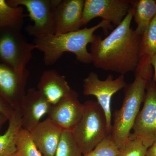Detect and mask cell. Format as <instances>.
I'll return each instance as SVG.
<instances>
[{
	"mask_svg": "<svg viewBox=\"0 0 156 156\" xmlns=\"http://www.w3.org/2000/svg\"><path fill=\"white\" fill-rule=\"evenodd\" d=\"M156 54V15L147 30L141 36L140 45L139 58L151 60Z\"/></svg>",
	"mask_w": 156,
	"mask_h": 156,
	"instance_id": "19",
	"label": "cell"
},
{
	"mask_svg": "<svg viewBox=\"0 0 156 156\" xmlns=\"http://www.w3.org/2000/svg\"><path fill=\"white\" fill-rule=\"evenodd\" d=\"M145 156H156V141L148 148Z\"/></svg>",
	"mask_w": 156,
	"mask_h": 156,
	"instance_id": "25",
	"label": "cell"
},
{
	"mask_svg": "<svg viewBox=\"0 0 156 156\" xmlns=\"http://www.w3.org/2000/svg\"><path fill=\"white\" fill-rule=\"evenodd\" d=\"M9 121V119L5 115L0 114V132L5 123Z\"/></svg>",
	"mask_w": 156,
	"mask_h": 156,
	"instance_id": "27",
	"label": "cell"
},
{
	"mask_svg": "<svg viewBox=\"0 0 156 156\" xmlns=\"http://www.w3.org/2000/svg\"><path fill=\"white\" fill-rule=\"evenodd\" d=\"M11 156H19L18 155V154L17 153H16V152L15 153H14V154H13V155H11Z\"/></svg>",
	"mask_w": 156,
	"mask_h": 156,
	"instance_id": "28",
	"label": "cell"
},
{
	"mask_svg": "<svg viewBox=\"0 0 156 156\" xmlns=\"http://www.w3.org/2000/svg\"><path fill=\"white\" fill-rule=\"evenodd\" d=\"M61 0H6L12 7L24 6L34 24L27 26L26 31L34 38L55 34L53 12Z\"/></svg>",
	"mask_w": 156,
	"mask_h": 156,
	"instance_id": "6",
	"label": "cell"
},
{
	"mask_svg": "<svg viewBox=\"0 0 156 156\" xmlns=\"http://www.w3.org/2000/svg\"><path fill=\"white\" fill-rule=\"evenodd\" d=\"M148 148L140 140H129L126 145L119 149L117 156H145Z\"/></svg>",
	"mask_w": 156,
	"mask_h": 156,
	"instance_id": "23",
	"label": "cell"
},
{
	"mask_svg": "<svg viewBox=\"0 0 156 156\" xmlns=\"http://www.w3.org/2000/svg\"><path fill=\"white\" fill-rule=\"evenodd\" d=\"M124 75H121L116 79L110 75L106 80H99L98 75L91 72L83 81V93L86 96L93 95L103 109L106 117L107 127L109 134L111 131V101L113 95L126 85Z\"/></svg>",
	"mask_w": 156,
	"mask_h": 156,
	"instance_id": "7",
	"label": "cell"
},
{
	"mask_svg": "<svg viewBox=\"0 0 156 156\" xmlns=\"http://www.w3.org/2000/svg\"><path fill=\"white\" fill-rule=\"evenodd\" d=\"M72 132L63 130L54 156H83Z\"/></svg>",
	"mask_w": 156,
	"mask_h": 156,
	"instance_id": "20",
	"label": "cell"
},
{
	"mask_svg": "<svg viewBox=\"0 0 156 156\" xmlns=\"http://www.w3.org/2000/svg\"><path fill=\"white\" fill-rule=\"evenodd\" d=\"M151 63L154 70V75L153 76V80L156 83V54L152 58Z\"/></svg>",
	"mask_w": 156,
	"mask_h": 156,
	"instance_id": "26",
	"label": "cell"
},
{
	"mask_svg": "<svg viewBox=\"0 0 156 156\" xmlns=\"http://www.w3.org/2000/svg\"><path fill=\"white\" fill-rule=\"evenodd\" d=\"M17 109L9 101L0 95V114L5 115L9 120Z\"/></svg>",
	"mask_w": 156,
	"mask_h": 156,
	"instance_id": "24",
	"label": "cell"
},
{
	"mask_svg": "<svg viewBox=\"0 0 156 156\" xmlns=\"http://www.w3.org/2000/svg\"><path fill=\"white\" fill-rule=\"evenodd\" d=\"M62 131L61 127L48 118L29 132L43 156H54Z\"/></svg>",
	"mask_w": 156,
	"mask_h": 156,
	"instance_id": "14",
	"label": "cell"
},
{
	"mask_svg": "<svg viewBox=\"0 0 156 156\" xmlns=\"http://www.w3.org/2000/svg\"><path fill=\"white\" fill-rule=\"evenodd\" d=\"M17 151L19 156H43L31 137L29 131L21 128L17 136Z\"/></svg>",
	"mask_w": 156,
	"mask_h": 156,
	"instance_id": "21",
	"label": "cell"
},
{
	"mask_svg": "<svg viewBox=\"0 0 156 156\" xmlns=\"http://www.w3.org/2000/svg\"><path fill=\"white\" fill-rule=\"evenodd\" d=\"M133 19L131 8L122 22L105 38L94 34L90 53L95 67L124 76L135 71L139 61L141 36L131 27Z\"/></svg>",
	"mask_w": 156,
	"mask_h": 156,
	"instance_id": "1",
	"label": "cell"
},
{
	"mask_svg": "<svg viewBox=\"0 0 156 156\" xmlns=\"http://www.w3.org/2000/svg\"><path fill=\"white\" fill-rule=\"evenodd\" d=\"M9 122L7 130L4 134L0 135V156H11L17 151V136L22 128L20 108L16 110Z\"/></svg>",
	"mask_w": 156,
	"mask_h": 156,
	"instance_id": "17",
	"label": "cell"
},
{
	"mask_svg": "<svg viewBox=\"0 0 156 156\" xmlns=\"http://www.w3.org/2000/svg\"><path fill=\"white\" fill-rule=\"evenodd\" d=\"M78 97L77 92L71 89L57 103L51 105L48 114V119L63 130L72 131L82 118L83 112V105Z\"/></svg>",
	"mask_w": 156,
	"mask_h": 156,
	"instance_id": "10",
	"label": "cell"
},
{
	"mask_svg": "<svg viewBox=\"0 0 156 156\" xmlns=\"http://www.w3.org/2000/svg\"><path fill=\"white\" fill-rule=\"evenodd\" d=\"M132 0H85L83 24L85 25L96 17L118 26L131 8Z\"/></svg>",
	"mask_w": 156,
	"mask_h": 156,
	"instance_id": "9",
	"label": "cell"
},
{
	"mask_svg": "<svg viewBox=\"0 0 156 156\" xmlns=\"http://www.w3.org/2000/svg\"><path fill=\"white\" fill-rule=\"evenodd\" d=\"M119 152V149L109 134L93 150L83 156H117Z\"/></svg>",
	"mask_w": 156,
	"mask_h": 156,
	"instance_id": "22",
	"label": "cell"
},
{
	"mask_svg": "<svg viewBox=\"0 0 156 156\" xmlns=\"http://www.w3.org/2000/svg\"><path fill=\"white\" fill-rule=\"evenodd\" d=\"M101 28L107 35L108 30H112L113 27L110 23L102 20L90 28L85 27L67 33L50 34L34 38V44L36 49L43 53L45 65H53L66 52L74 54L80 62L90 64L92 63V56L87 50V45L92 43L95 31Z\"/></svg>",
	"mask_w": 156,
	"mask_h": 156,
	"instance_id": "2",
	"label": "cell"
},
{
	"mask_svg": "<svg viewBox=\"0 0 156 156\" xmlns=\"http://www.w3.org/2000/svg\"><path fill=\"white\" fill-rule=\"evenodd\" d=\"M51 105L39 90L30 88L23 101L20 107L22 115V128L29 131L41 122L48 115Z\"/></svg>",
	"mask_w": 156,
	"mask_h": 156,
	"instance_id": "13",
	"label": "cell"
},
{
	"mask_svg": "<svg viewBox=\"0 0 156 156\" xmlns=\"http://www.w3.org/2000/svg\"><path fill=\"white\" fill-rule=\"evenodd\" d=\"M134 73V81L126 84L124 88L125 96L122 107L113 115L110 135L119 149L129 141L131 130L144 100L147 85L153 76L152 70L140 66H137Z\"/></svg>",
	"mask_w": 156,
	"mask_h": 156,
	"instance_id": "3",
	"label": "cell"
},
{
	"mask_svg": "<svg viewBox=\"0 0 156 156\" xmlns=\"http://www.w3.org/2000/svg\"><path fill=\"white\" fill-rule=\"evenodd\" d=\"M25 15L21 6L12 7L6 1L0 0V27H13L21 29Z\"/></svg>",
	"mask_w": 156,
	"mask_h": 156,
	"instance_id": "18",
	"label": "cell"
},
{
	"mask_svg": "<svg viewBox=\"0 0 156 156\" xmlns=\"http://www.w3.org/2000/svg\"><path fill=\"white\" fill-rule=\"evenodd\" d=\"M34 49L35 45L27 41L21 29L0 27V63L23 72L27 69Z\"/></svg>",
	"mask_w": 156,
	"mask_h": 156,
	"instance_id": "5",
	"label": "cell"
},
{
	"mask_svg": "<svg viewBox=\"0 0 156 156\" xmlns=\"http://www.w3.org/2000/svg\"><path fill=\"white\" fill-rule=\"evenodd\" d=\"M84 0L60 1L53 12L55 34L76 31L83 26Z\"/></svg>",
	"mask_w": 156,
	"mask_h": 156,
	"instance_id": "12",
	"label": "cell"
},
{
	"mask_svg": "<svg viewBox=\"0 0 156 156\" xmlns=\"http://www.w3.org/2000/svg\"><path fill=\"white\" fill-rule=\"evenodd\" d=\"M143 107L136 117L129 140L139 139L147 148L156 141V83L148 82Z\"/></svg>",
	"mask_w": 156,
	"mask_h": 156,
	"instance_id": "8",
	"label": "cell"
},
{
	"mask_svg": "<svg viewBox=\"0 0 156 156\" xmlns=\"http://www.w3.org/2000/svg\"><path fill=\"white\" fill-rule=\"evenodd\" d=\"M131 6L137 25L135 32L142 36L156 15V0H132Z\"/></svg>",
	"mask_w": 156,
	"mask_h": 156,
	"instance_id": "16",
	"label": "cell"
},
{
	"mask_svg": "<svg viewBox=\"0 0 156 156\" xmlns=\"http://www.w3.org/2000/svg\"><path fill=\"white\" fill-rule=\"evenodd\" d=\"M38 90L51 105L56 104L68 94L71 89L66 77L54 69L45 71L37 85Z\"/></svg>",
	"mask_w": 156,
	"mask_h": 156,
	"instance_id": "15",
	"label": "cell"
},
{
	"mask_svg": "<svg viewBox=\"0 0 156 156\" xmlns=\"http://www.w3.org/2000/svg\"><path fill=\"white\" fill-rule=\"evenodd\" d=\"M83 105V116L72 132L83 155L93 150L110 134L104 112L98 102L88 100Z\"/></svg>",
	"mask_w": 156,
	"mask_h": 156,
	"instance_id": "4",
	"label": "cell"
},
{
	"mask_svg": "<svg viewBox=\"0 0 156 156\" xmlns=\"http://www.w3.org/2000/svg\"><path fill=\"white\" fill-rule=\"evenodd\" d=\"M29 72H18L0 63V95L15 108H20L26 94Z\"/></svg>",
	"mask_w": 156,
	"mask_h": 156,
	"instance_id": "11",
	"label": "cell"
}]
</instances>
